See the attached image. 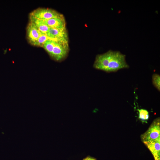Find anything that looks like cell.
<instances>
[{"label": "cell", "mask_w": 160, "mask_h": 160, "mask_svg": "<svg viewBox=\"0 0 160 160\" xmlns=\"http://www.w3.org/2000/svg\"><path fill=\"white\" fill-rule=\"evenodd\" d=\"M83 160H96L95 159L90 157H87Z\"/></svg>", "instance_id": "obj_14"}, {"label": "cell", "mask_w": 160, "mask_h": 160, "mask_svg": "<svg viewBox=\"0 0 160 160\" xmlns=\"http://www.w3.org/2000/svg\"><path fill=\"white\" fill-rule=\"evenodd\" d=\"M160 140L143 142L151 152L155 160H160Z\"/></svg>", "instance_id": "obj_8"}, {"label": "cell", "mask_w": 160, "mask_h": 160, "mask_svg": "<svg viewBox=\"0 0 160 160\" xmlns=\"http://www.w3.org/2000/svg\"><path fill=\"white\" fill-rule=\"evenodd\" d=\"M41 33L33 24L30 22L27 27V35L31 44L34 45Z\"/></svg>", "instance_id": "obj_6"}, {"label": "cell", "mask_w": 160, "mask_h": 160, "mask_svg": "<svg viewBox=\"0 0 160 160\" xmlns=\"http://www.w3.org/2000/svg\"><path fill=\"white\" fill-rule=\"evenodd\" d=\"M94 65L96 69L107 72H116L129 67L126 62L125 55L119 51L112 50L97 55Z\"/></svg>", "instance_id": "obj_1"}, {"label": "cell", "mask_w": 160, "mask_h": 160, "mask_svg": "<svg viewBox=\"0 0 160 160\" xmlns=\"http://www.w3.org/2000/svg\"><path fill=\"white\" fill-rule=\"evenodd\" d=\"M46 35L48 38L53 41L68 43V37L66 29H59L50 28Z\"/></svg>", "instance_id": "obj_5"}, {"label": "cell", "mask_w": 160, "mask_h": 160, "mask_svg": "<svg viewBox=\"0 0 160 160\" xmlns=\"http://www.w3.org/2000/svg\"><path fill=\"white\" fill-rule=\"evenodd\" d=\"M69 51L68 43L55 41L51 57L54 60L61 61L67 56Z\"/></svg>", "instance_id": "obj_3"}, {"label": "cell", "mask_w": 160, "mask_h": 160, "mask_svg": "<svg viewBox=\"0 0 160 160\" xmlns=\"http://www.w3.org/2000/svg\"><path fill=\"white\" fill-rule=\"evenodd\" d=\"M139 112V118L143 122L147 121L149 118V112L144 109H138Z\"/></svg>", "instance_id": "obj_11"}, {"label": "cell", "mask_w": 160, "mask_h": 160, "mask_svg": "<svg viewBox=\"0 0 160 160\" xmlns=\"http://www.w3.org/2000/svg\"><path fill=\"white\" fill-rule=\"evenodd\" d=\"M62 14L51 9L39 8L32 11L30 14L35 17L43 20L60 16Z\"/></svg>", "instance_id": "obj_4"}, {"label": "cell", "mask_w": 160, "mask_h": 160, "mask_svg": "<svg viewBox=\"0 0 160 160\" xmlns=\"http://www.w3.org/2000/svg\"><path fill=\"white\" fill-rule=\"evenodd\" d=\"M143 142L160 140L159 119L154 120L148 130L141 136Z\"/></svg>", "instance_id": "obj_2"}, {"label": "cell", "mask_w": 160, "mask_h": 160, "mask_svg": "<svg viewBox=\"0 0 160 160\" xmlns=\"http://www.w3.org/2000/svg\"><path fill=\"white\" fill-rule=\"evenodd\" d=\"M29 19L30 22L33 24L41 33L46 34L50 28L44 20L38 19L30 15Z\"/></svg>", "instance_id": "obj_9"}, {"label": "cell", "mask_w": 160, "mask_h": 160, "mask_svg": "<svg viewBox=\"0 0 160 160\" xmlns=\"http://www.w3.org/2000/svg\"><path fill=\"white\" fill-rule=\"evenodd\" d=\"M153 84L154 87L160 91V76L159 75L154 73L152 77Z\"/></svg>", "instance_id": "obj_13"}, {"label": "cell", "mask_w": 160, "mask_h": 160, "mask_svg": "<svg viewBox=\"0 0 160 160\" xmlns=\"http://www.w3.org/2000/svg\"><path fill=\"white\" fill-rule=\"evenodd\" d=\"M55 42V41L48 39L45 42L42 47L50 56L52 54Z\"/></svg>", "instance_id": "obj_10"}, {"label": "cell", "mask_w": 160, "mask_h": 160, "mask_svg": "<svg viewBox=\"0 0 160 160\" xmlns=\"http://www.w3.org/2000/svg\"><path fill=\"white\" fill-rule=\"evenodd\" d=\"M48 39L45 34L41 33L34 46L42 47L45 42Z\"/></svg>", "instance_id": "obj_12"}, {"label": "cell", "mask_w": 160, "mask_h": 160, "mask_svg": "<svg viewBox=\"0 0 160 160\" xmlns=\"http://www.w3.org/2000/svg\"><path fill=\"white\" fill-rule=\"evenodd\" d=\"M50 28L59 29H66V22L63 15H61L44 20Z\"/></svg>", "instance_id": "obj_7"}]
</instances>
